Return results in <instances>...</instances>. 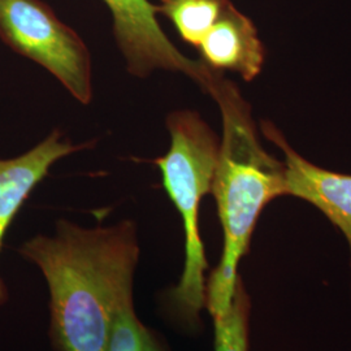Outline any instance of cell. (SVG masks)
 <instances>
[{
    "label": "cell",
    "mask_w": 351,
    "mask_h": 351,
    "mask_svg": "<svg viewBox=\"0 0 351 351\" xmlns=\"http://www.w3.org/2000/svg\"><path fill=\"white\" fill-rule=\"evenodd\" d=\"M19 252L47 282L56 351H107L114 311L133 294L139 258L136 224L124 220L84 228L59 220L53 236L38 234Z\"/></svg>",
    "instance_id": "cell-1"
},
{
    "label": "cell",
    "mask_w": 351,
    "mask_h": 351,
    "mask_svg": "<svg viewBox=\"0 0 351 351\" xmlns=\"http://www.w3.org/2000/svg\"><path fill=\"white\" fill-rule=\"evenodd\" d=\"M165 123L171 136L169 150L151 162L160 169L164 190L180 213L185 232L184 271L168 293V301L177 319L194 328L206 307L208 268L199 232V206L211 193L220 138L195 111H173Z\"/></svg>",
    "instance_id": "cell-2"
},
{
    "label": "cell",
    "mask_w": 351,
    "mask_h": 351,
    "mask_svg": "<svg viewBox=\"0 0 351 351\" xmlns=\"http://www.w3.org/2000/svg\"><path fill=\"white\" fill-rule=\"evenodd\" d=\"M285 164L250 136L226 139L220 146L211 193L224 232L220 263L206 287V307L213 317L229 310L239 282V264L249 251L258 219L269 202L287 195Z\"/></svg>",
    "instance_id": "cell-3"
},
{
    "label": "cell",
    "mask_w": 351,
    "mask_h": 351,
    "mask_svg": "<svg viewBox=\"0 0 351 351\" xmlns=\"http://www.w3.org/2000/svg\"><path fill=\"white\" fill-rule=\"evenodd\" d=\"M0 39L19 55L49 71L75 101H93L88 46L42 0H0Z\"/></svg>",
    "instance_id": "cell-4"
},
{
    "label": "cell",
    "mask_w": 351,
    "mask_h": 351,
    "mask_svg": "<svg viewBox=\"0 0 351 351\" xmlns=\"http://www.w3.org/2000/svg\"><path fill=\"white\" fill-rule=\"evenodd\" d=\"M112 16V30L126 69L137 78L155 71L188 75L206 93L216 72L201 60H191L167 37L149 0H103Z\"/></svg>",
    "instance_id": "cell-5"
},
{
    "label": "cell",
    "mask_w": 351,
    "mask_h": 351,
    "mask_svg": "<svg viewBox=\"0 0 351 351\" xmlns=\"http://www.w3.org/2000/svg\"><path fill=\"white\" fill-rule=\"evenodd\" d=\"M262 132L284 152L287 195L307 201L324 213L343 233L351 251V176L326 171L306 160L269 121H262Z\"/></svg>",
    "instance_id": "cell-6"
},
{
    "label": "cell",
    "mask_w": 351,
    "mask_h": 351,
    "mask_svg": "<svg viewBox=\"0 0 351 351\" xmlns=\"http://www.w3.org/2000/svg\"><path fill=\"white\" fill-rule=\"evenodd\" d=\"M90 147V142L75 145L65 141L62 132L55 129L33 149L16 158L0 159V251L17 213L33 190L49 176L51 167L71 154ZM7 301L8 289L0 277V307Z\"/></svg>",
    "instance_id": "cell-7"
},
{
    "label": "cell",
    "mask_w": 351,
    "mask_h": 351,
    "mask_svg": "<svg viewBox=\"0 0 351 351\" xmlns=\"http://www.w3.org/2000/svg\"><path fill=\"white\" fill-rule=\"evenodd\" d=\"M201 62L217 73H239L252 81L263 69L265 50L249 16L232 4L198 46Z\"/></svg>",
    "instance_id": "cell-8"
},
{
    "label": "cell",
    "mask_w": 351,
    "mask_h": 351,
    "mask_svg": "<svg viewBox=\"0 0 351 351\" xmlns=\"http://www.w3.org/2000/svg\"><path fill=\"white\" fill-rule=\"evenodd\" d=\"M232 4V0H159L155 10L172 23L185 43L198 49Z\"/></svg>",
    "instance_id": "cell-9"
},
{
    "label": "cell",
    "mask_w": 351,
    "mask_h": 351,
    "mask_svg": "<svg viewBox=\"0 0 351 351\" xmlns=\"http://www.w3.org/2000/svg\"><path fill=\"white\" fill-rule=\"evenodd\" d=\"M250 298L239 278L226 314L215 317V351H249Z\"/></svg>",
    "instance_id": "cell-10"
},
{
    "label": "cell",
    "mask_w": 351,
    "mask_h": 351,
    "mask_svg": "<svg viewBox=\"0 0 351 351\" xmlns=\"http://www.w3.org/2000/svg\"><path fill=\"white\" fill-rule=\"evenodd\" d=\"M152 341L149 329L136 315L133 294L126 295L113 315L107 351H149Z\"/></svg>",
    "instance_id": "cell-11"
},
{
    "label": "cell",
    "mask_w": 351,
    "mask_h": 351,
    "mask_svg": "<svg viewBox=\"0 0 351 351\" xmlns=\"http://www.w3.org/2000/svg\"><path fill=\"white\" fill-rule=\"evenodd\" d=\"M149 351H160V350H159V348H158V345H156V343H155V342H154V341H152V342H151L150 349H149Z\"/></svg>",
    "instance_id": "cell-12"
}]
</instances>
